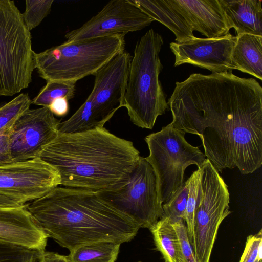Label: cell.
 <instances>
[{
	"mask_svg": "<svg viewBox=\"0 0 262 262\" xmlns=\"http://www.w3.org/2000/svg\"><path fill=\"white\" fill-rule=\"evenodd\" d=\"M30 31L14 2L0 0V96L28 88L36 69Z\"/></svg>",
	"mask_w": 262,
	"mask_h": 262,
	"instance_id": "cell-6",
	"label": "cell"
},
{
	"mask_svg": "<svg viewBox=\"0 0 262 262\" xmlns=\"http://www.w3.org/2000/svg\"><path fill=\"white\" fill-rule=\"evenodd\" d=\"M202 191L195 209L192 246L198 262H210L219 227L231 213L228 186L206 158L201 167Z\"/></svg>",
	"mask_w": 262,
	"mask_h": 262,
	"instance_id": "cell-8",
	"label": "cell"
},
{
	"mask_svg": "<svg viewBox=\"0 0 262 262\" xmlns=\"http://www.w3.org/2000/svg\"><path fill=\"white\" fill-rule=\"evenodd\" d=\"M227 25L237 35L249 34L262 36L261 0H219Z\"/></svg>",
	"mask_w": 262,
	"mask_h": 262,
	"instance_id": "cell-17",
	"label": "cell"
},
{
	"mask_svg": "<svg viewBox=\"0 0 262 262\" xmlns=\"http://www.w3.org/2000/svg\"><path fill=\"white\" fill-rule=\"evenodd\" d=\"M139 262H140V261H139Z\"/></svg>",
	"mask_w": 262,
	"mask_h": 262,
	"instance_id": "cell-35",
	"label": "cell"
},
{
	"mask_svg": "<svg viewBox=\"0 0 262 262\" xmlns=\"http://www.w3.org/2000/svg\"><path fill=\"white\" fill-rule=\"evenodd\" d=\"M53 0H26V10L22 16L30 31L38 26L50 13Z\"/></svg>",
	"mask_w": 262,
	"mask_h": 262,
	"instance_id": "cell-27",
	"label": "cell"
},
{
	"mask_svg": "<svg viewBox=\"0 0 262 262\" xmlns=\"http://www.w3.org/2000/svg\"><path fill=\"white\" fill-rule=\"evenodd\" d=\"M140 157L132 142L98 127L59 133L38 158L58 171L60 185L101 191L123 187Z\"/></svg>",
	"mask_w": 262,
	"mask_h": 262,
	"instance_id": "cell-3",
	"label": "cell"
},
{
	"mask_svg": "<svg viewBox=\"0 0 262 262\" xmlns=\"http://www.w3.org/2000/svg\"><path fill=\"white\" fill-rule=\"evenodd\" d=\"M37 262H69L67 256L57 253L43 251L38 257Z\"/></svg>",
	"mask_w": 262,
	"mask_h": 262,
	"instance_id": "cell-33",
	"label": "cell"
},
{
	"mask_svg": "<svg viewBox=\"0 0 262 262\" xmlns=\"http://www.w3.org/2000/svg\"><path fill=\"white\" fill-rule=\"evenodd\" d=\"M201 168H198L188 180V191L186 206L184 214V221L186 223L188 239L192 246L194 240V217L195 209L199 197L202 191L201 184Z\"/></svg>",
	"mask_w": 262,
	"mask_h": 262,
	"instance_id": "cell-24",
	"label": "cell"
},
{
	"mask_svg": "<svg viewBox=\"0 0 262 262\" xmlns=\"http://www.w3.org/2000/svg\"><path fill=\"white\" fill-rule=\"evenodd\" d=\"M185 134L168 124L145 138L149 151L145 158L155 173L158 198L162 205L182 187L186 168L191 165L200 168L206 159L198 147L186 141Z\"/></svg>",
	"mask_w": 262,
	"mask_h": 262,
	"instance_id": "cell-7",
	"label": "cell"
},
{
	"mask_svg": "<svg viewBox=\"0 0 262 262\" xmlns=\"http://www.w3.org/2000/svg\"><path fill=\"white\" fill-rule=\"evenodd\" d=\"M99 195L127 215L140 228H149L163 215L154 171L141 157L126 184L118 190L97 191Z\"/></svg>",
	"mask_w": 262,
	"mask_h": 262,
	"instance_id": "cell-9",
	"label": "cell"
},
{
	"mask_svg": "<svg viewBox=\"0 0 262 262\" xmlns=\"http://www.w3.org/2000/svg\"><path fill=\"white\" fill-rule=\"evenodd\" d=\"M60 121L49 107L29 108L12 126L9 148L13 161L24 162L36 158L58 136Z\"/></svg>",
	"mask_w": 262,
	"mask_h": 262,
	"instance_id": "cell-10",
	"label": "cell"
},
{
	"mask_svg": "<svg viewBox=\"0 0 262 262\" xmlns=\"http://www.w3.org/2000/svg\"><path fill=\"white\" fill-rule=\"evenodd\" d=\"M236 39V36L229 33L215 38L195 37L181 43L171 42L174 66L189 63L212 73L232 71L231 57Z\"/></svg>",
	"mask_w": 262,
	"mask_h": 262,
	"instance_id": "cell-14",
	"label": "cell"
},
{
	"mask_svg": "<svg viewBox=\"0 0 262 262\" xmlns=\"http://www.w3.org/2000/svg\"><path fill=\"white\" fill-rule=\"evenodd\" d=\"M11 127L0 132V166L15 163L11 157L9 148V136Z\"/></svg>",
	"mask_w": 262,
	"mask_h": 262,
	"instance_id": "cell-31",
	"label": "cell"
},
{
	"mask_svg": "<svg viewBox=\"0 0 262 262\" xmlns=\"http://www.w3.org/2000/svg\"><path fill=\"white\" fill-rule=\"evenodd\" d=\"M47 82L46 85L32 100L33 104L48 107L57 98L63 97L69 100L74 97L76 82L61 80Z\"/></svg>",
	"mask_w": 262,
	"mask_h": 262,
	"instance_id": "cell-23",
	"label": "cell"
},
{
	"mask_svg": "<svg viewBox=\"0 0 262 262\" xmlns=\"http://www.w3.org/2000/svg\"><path fill=\"white\" fill-rule=\"evenodd\" d=\"M155 21L130 0L109 1L96 15L80 27L67 32V42L142 30Z\"/></svg>",
	"mask_w": 262,
	"mask_h": 262,
	"instance_id": "cell-12",
	"label": "cell"
},
{
	"mask_svg": "<svg viewBox=\"0 0 262 262\" xmlns=\"http://www.w3.org/2000/svg\"><path fill=\"white\" fill-rule=\"evenodd\" d=\"M188 191V179L166 203L162 204L163 215L172 223L184 220Z\"/></svg>",
	"mask_w": 262,
	"mask_h": 262,
	"instance_id": "cell-26",
	"label": "cell"
},
{
	"mask_svg": "<svg viewBox=\"0 0 262 262\" xmlns=\"http://www.w3.org/2000/svg\"><path fill=\"white\" fill-rule=\"evenodd\" d=\"M48 238L26 204L0 207V242L42 252Z\"/></svg>",
	"mask_w": 262,
	"mask_h": 262,
	"instance_id": "cell-15",
	"label": "cell"
},
{
	"mask_svg": "<svg viewBox=\"0 0 262 262\" xmlns=\"http://www.w3.org/2000/svg\"><path fill=\"white\" fill-rule=\"evenodd\" d=\"M170 1L192 30L201 33L206 38L220 37L229 33L219 0Z\"/></svg>",
	"mask_w": 262,
	"mask_h": 262,
	"instance_id": "cell-16",
	"label": "cell"
},
{
	"mask_svg": "<svg viewBox=\"0 0 262 262\" xmlns=\"http://www.w3.org/2000/svg\"><path fill=\"white\" fill-rule=\"evenodd\" d=\"M145 14L169 29L175 41L181 43L195 37L193 31L170 0H130Z\"/></svg>",
	"mask_w": 262,
	"mask_h": 262,
	"instance_id": "cell-18",
	"label": "cell"
},
{
	"mask_svg": "<svg viewBox=\"0 0 262 262\" xmlns=\"http://www.w3.org/2000/svg\"><path fill=\"white\" fill-rule=\"evenodd\" d=\"M125 35H115L64 43L36 53V69L47 81L77 82L94 75L125 50Z\"/></svg>",
	"mask_w": 262,
	"mask_h": 262,
	"instance_id": "cell-5",
	"label": "cell"
},
{
	"mask_svg": "<svg viewBox=\"0 0 262 262\" xmlns=\"http://www.w3.org/2000/svg\"><path fill=\"white\" fill-rule=\"evenodd\" d=\"M256 262H262L261 260H258Z\"/></svg>",
	"mask_w": 262,
	"mask_h": 262,
	"instance_id": "cell-34",
	"label": "cell"
},
{
	"mask_svg": "<svg viewBox=\"0 0 262 262\" xmlns=\"http://www.w3.org/2000/svg\"><path fill=\"white\" fill-rule=\"evenodd\" d=\"M261 230L255 235H249L245 244L244 252L239 262H256L261 260Z\"/></svg>",
	"mask_w": 262,
	"mask_h": 262,
	"instance_id": "cell-29",
	"label": "cell"
},
{
	"mask_svg": "<svg viewBox=\"0 0 262 262\" xmlns=\"http://www.w3.org/2000/svg\"><path fill=\"white\" fill-rule=\"evenodd\" d=\"M178 236L183 255L186 262H198L190 244L186 224L184 220L172 224Z\"/></svg>",
	"mask_w": 262,
	"mask_h": 262,
	"instance_id": "cell-30",
	"label": "cell"
},
{
	"mask_svg": "<svg viewBox=\"0 0 262 262\" xmlns=\"http://www.w3.org/2000/svg\"><path fill=\"white\" fill-rule=\"evenodd\" d=\"M231 54L232 70L262 79V36L249 34L236 36Z\"/></svg>",
	"mask_w": 262,
	"mask_h": 262,
	"instance_id": "cell-19",
	"label": "cell"
},
{
	"mask_svg": "<svg viewBox=\"0 0 262 262\" xmlns=\"http://www.w3.org/2000/svg\"><path fill=\"white\" fill-rule=\"evenodd\" d=\"M26 207L48 237L70 251L98 242H128L140 228L90 190L57 186Z\"/></svg>",
	"mask_w": 262,
	"mask_h": 262,
	"instance_id": "cell-2",
	"label": "cell"
},
{
	"mask_svg": "<svg viewBox=\"0 0 262 262\" xmlns=\"http://www.w3.org/2000/svg\"><path fill=\"white\" fill-rule=\"evenodd\" d=\"M121 244L98 242L84 245L70 251L69 262H115Z\"/></svg>",
	"mask_w": 262,
	"mask_h": 262,
	"instance_id": "cell-21",
	"label": "cell"
},
{
	"mask_svg": "<svg viewBox=\"0 0 262 262\" xmlns=\"http://www.w3.org/2000/svg\"><path fill=\"white\" fill-rule=\"evenodd\" d=\"M149 229L156 247L165 262H186L176 231L167 217H161Z\"/></svg>",
	"mask_w": 262,
	"mask_h": 262,
	"instance_id": "cell-20",
	"label": "cell"
},
{
	"mask_svg": "<svg viewBox=\"0 0 262 262\" xmlns=\"http://www.w3.org/2000/svg\"><path fill=\"white\" fill-rule=\"evenodd\" d=\"M163 43L161 35L149 30L137 41L130 62L123 107L130 120L142 128L152 129L158 117L168 109L159 80Z\"/></svg>",
	"mask_w": 262,
	"mask_h": 262,
	"instance_id": "cell-4",
	"label": "cell"
},
{
	"mask_svg": "<svg viewBox=\"0 0 262 262\" xmlns=\"http://www.w3.org/2000/svg\"><path fill=\"white\" fill-rule=\"evenodd\" d=\"M32 103L29 96L21 93L0 106V132L11 127L17 118L28 110Z\"/></svg>",
	"mask_w": 262,
	"mask_h": 262,
	"instance_id": "cell-25",
	"label": "cell"
},
{
	"mask_svg": "<svg viewBox=\"0 0 262 262\" xmlns=\"http://www.w3.org/2000/svg\"><path fill=\"white\" fill-rule=\"evenodd\" d=\"M68 100L66 98H59L54 100L48 106L54 115L58 117L66 116L69 110Z\"/></svg>",
	"mask_w": 262,
	"mask_h": 262,
	"instance_id": "cell-32",
	"label": "cell"
},
{
	"mask_svg": "<svg viewBox=\"0 0 262 262\" xmlns=\"http://www.w3.org/2000/svg\"><path fill=\"white\" fill-rule=\"evenodd\" d=\"M41 253L0 242V262H37Z\"/></svg>",
	"mask_w": 262,
	"mask_h": 262,
	"instance_id": "cell-28",
	"label": "cell"
},
{
	"mask_svg": "<svg viewBox=\"0 0 262 262\" xmlns=\"http://www.w3.org/2000/svg\"><path fill=\"white\" fill-rule=\"evenodd\" d=\"M169 124L200 138L217 171L252 173L262 165V87L231 71L191 74L177 82L167 102Z\"/></svg>",
	"mask_w": 262,
	"mask_h": 262,
	"instance_id": "cell-1",
	"label": "cell"
},
{
	"mask_svg": "<svg viewBox=\"0 0 262 262\" xmlns=\"http://www.w3.org/2000/svg\"><path fill=\"white\" fill-rule=\"evenodd\" d=\"M58 171L39 158L0 166V194L24 204L60 185Z\"/></svg>",
	"mask_w": 262,
	"mask_h": 262,
	"instance_id": "cell-11",
	"label": "cell"
},
{
	"mask_svg": "<svg viewBox=\"0 0 262 262\" xmlns=\"http://www.w3.org/2000/svg\"><path fill=\"white\" fill-rule=\"evenodd\" d=\"M131 59L130 54L124 50L94 75V86L86 99L96 116L104 124L123 106Z\"/></svg>",
	"mask_w": 262,
	"mask_h": 262,
	"instance_id": "cell-13",
	"label": "cell"
},
{
	"mask_svg": "<svg viewBox=\"0 0 262 262\" xmlns=\"http://www.w3.org/2000/svg\"><path fill=\"white\" fill-rule=\"evenodd\" d=\"M104 125L96 116L91 103L86 99L70 118L60 122L58 132L59 134L77 133L98 127H102Z\"/></svg>",
	"mask_w": 262,
	"mask_h": 262,
	"instance_id": "cell-22",
	"label": "cell"
}]
</instances>
